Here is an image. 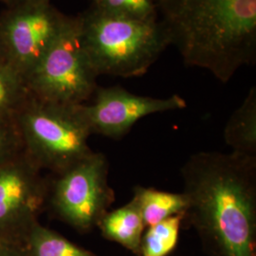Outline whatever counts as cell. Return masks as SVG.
<instances>
[{
    "mask_svg": "<svg viewBox=\"0 0 256 256\" xmlns=\"http://www.w3.org/2000/svg\"><path fill=\"white\" fill-rule=\"evenodd\" d=\"M14 4L0 18V38L7 62L26 79L54 43L66 16L50 1Z\"/></svg>",
    "mask_w": 256,
    "mask_h": 256,
    "instance_id": "cell-8",
    "label": "cell"
},
{
    "mask_svg": "<svg viewBox=\"0 0 256 256\" xmlns=\"http://www.w3.org/2000/svg\"><path fill=\"white\" fill-rule=\"evenodd\" d=\"M158 21L187 66L221 82L256 60V0H156Z\"/></svg>",
    "mask_w": 256,
    "mask_h": 256,
    "instance_id": "cell-2",
    "label": "cell"
},
{
    "mask_svg": "<svg viewBox=\"0 0 256 256\" xmlns=\"http://www.w3.org/2000/svg\"><path fill=\"white\" fill-rule=\"evenodd\" d=\"M90 104H82L92 134L119 140L124 137L138 120L149 115L183 110L187 104L182 96L167 98L140 96L115 86H98Z\"/></svg>",
    "mask_w": 256,
    "mask_h": 256,
    "instance_id": "cell-9",
    "label": "cell"
},
{
    "mask_svg": "<svg viewBox=\"0 0 256 256\" xmlns=\"http://www.w3.org/2000/svg\"><path fill=\"white\" fill-rule=\"evenodd\" d=\"M97 227L104 238L126 248L135 254H140L146 226L140 208L133 198L118 209L108 212Z\"/></svg>",
    "mask_w": 256,
    "mask_h": 256,
    "instance_id": "cell-10",
    "label": "cell"
},
{
    "mask_svg": "<svg viewBox=\"0 0 256 256\" xmlns=\"http://www.w3.org/2000/svg\"><path fill=\"white\" fill-rule=\"evenodd\" d=\"M1 1H4V2L9 3V4H14L16 2V0H1Z\"/></svg>",
    "mask_w": 256,
    "mask_h": 256,
    "instance_id": "cell-21",
    "label": "cell"
},
{
    "mask_svg": "<svg viewBox=\"0 0 256 256\" xmlns=\"http://www.w3.org/2000/svg\"><path fill=\"white\" fill-rule=\"evenodd\" d=\"M4 62H7V60H6V54H5L4 46H3L1 38H0V64H2Z\"/></svg>",
    "mask_w": 256,
    "mask_h": 256,
    "instance_id": "cell-19",
    "label": "cell"
},
{
    "mask_svg": "<svg viewBox=\"0 0 256 256\" xmlns=\"http://www.w3.org/2000/svg\"><path fill=\"white\" fill-rule=\"evenodd\" d=\"M50 182L23 152L0 166V239L24 245L48 204Z\"/></svg>",
    "mask_w": 256,
    "mask_h": 256,
    "instance_id": "cell-7",
    "label": "cell"
},
{
    "mask_svg": "<svg viewBox=\"0 0 256 256\" xmlns=\"http://www.w3.org/2000/svg\"><path fill=\"white\" fill-rule=\"evenodd\" d=\"M0 1H1V0H0Z\"/></svg>",
    "mask_w": 256,
    "mask_h": 256,
    "instance_id": "cell-22",
    "label": "cell"
},
{
    "mask_svg": "<svg viewBox=\"0 0 256 256\" xmlns=\"http://www.w3.org/2000/svg\"><path fill=\"white\" fill-rule=\"evenodd\" d=\"M98 75L82 44L80 16L68 18L46 54L26 77L30 94L43 101L82 104L96 92Z\"/></svg>",
    "mask_w": 256,
    "mask_h": 256,
    "instance_id": "cell-5",
    "label": "cell"
},
{
    "mask_svg": "<svg viewBox=\"0 0 256 256\" xmlns=\"http://www.w3.org/2000/svg\"><path fill=\"white\" fill-rule=\"evenodd\" d=\"M184 220L207 256H256V156L198 152L180 170Z\"/></svg>",
    "mask_w": 256,
    "mask_h": 256,
    "instance_id": "cell-1",
    "label": "cell"
},
{
    "mask_svg": "<svg viewBox=\"0 0 256 256\" xmlns=\"http://www.w3.org/2000/svg\"><path fill=\"white\" fill-rule=\"evenodd\" d=\"M28 256H96L36 222L24 242Z\"/></svg>",
    "mask_w": 256,
    "mask_h": 256,
    "instance_id": "cell-13",
    "label": "cell"
},
{
    "mask_svg": "<svg viewBox=\"0 0 256 256\" xmlns=\"http://www.w3.org/2000/svg\"><path fill=\"white\" fill-rule=\"evenodd\" d=\"M138 206L146 228L180 214H185L188 202L182 192H165L136 186L133 198Z\"/></svg>",
    "mask_w": 256,
    "mask_h": 256,
    "instance_id": "cell-12",
    "label": "cell"
},
{
    "mask_svg": "<svg viewBox=\"0 0 256 256\" xmlns=\"http://www.w3.org/2000/svg\"><path fill=\"white\" fill-rule=\"evenodd\" d=\"M26 1H50V0H16V2H26Z\"/></svg>",
    "mask_w": 256,
    "mask_h": 256,
    "instance_id": "cell-20",
    "label": "cell"
},
{
    "mask_svg": "<svg viewBox=\"0 0 256 256\" xmlns=\"http://www.w3.org/2000/svg\"><path fill=\"white\" fill-rule=\"evenodd\" d=\"M224 140L232 152L256 156V88L230 117L224 129Z\"/></svg>",
    "mask_w": 256,
    "mask_h": 256,
    "instance_id": "cell-11",
    "label": "cell"
},
{
    "mask_svg": "<svg viewBox=\"0 0 256 256\" xmlns=\"http://www.w3.org/2000/svg\"><path fill=\"white\" fill-rule=\"evenodd\" d=\"M23 152V140L14 115L0 117V166Z\"/></svg>",
    "mask_w": 256,
    "mask_h": 256,
    "instance_id": "cell-17",
    "label": "cell"
},
{
    "mask_svg": "<svg viewBox=\"0 0 256 256\" xmlns=\"http://www.w3.org/2000/svg\"><path fill=\"white\" fill-rule=\"evenodd\" d=\"M0 256H28L23 244L0 239Z\"/></svg>",
    "mask_w": 256,
    "mask_h": 256,
    "instance_id": "cell-18",
    "label": "cell"
},
{
    "mask_svg": "<svg viewBox=\"0 0 256 256\" xmlns=\"http://www.w3.org/2000/svg\"><path fill=\"white\" fill-rule=\"evenodd\" d=\"M185 214H180L146 228L142 238L140 256H167L178 242L180 230Z\"/></svg>",
    "mask_w": 256,
    "mask_h": 256,
    "instance_id": "cell-14",
    "label": "cell"
},
{
    "mask_svg": "<svg viewBox=\"0 0 256 256\" xmlns=\"http://www.w3.org/2000/svg\"><path fill=\"white\" fill-rule=\"evenodd\" d=\"M79 16L82 44L98 76H142L171 46L158 19L128 18L92 6Z\"/></svg>",
    "mask_w": 256,
    "mask_h": 256,
    "instance_id": "cell-3",
    "label": "cell"
},
{
    "mask_svg": "<svg viewBox=\"0 0 256 256\" xmlns=\"http://www.w3.org/2000/svg\"><path fill=\"white\" fill-rule=\"evenodd\" d=\"M108 172L106 156L92 151L63 173L55 174L48 198L55 216L81 232L97 227L115 202Z\"/></svg>",
    "mask_w": 256,
    "mask_h": 256,
    "instance_id": "cell-6",
    "label": "cell"
},
{
    "mask_svg": "<svg viewBox=\"0 0 256 256\" xmlns=\"http://www.w3.org/2000/svg\"><path fill=\"white\" fill-rule=\"evenodd\" d=\"M82 104L43 101L30 94L14 114L24 152L41 170L61 174L92 153V130Z\"/></svg>",
    "mask_w": 256,
    "mask_h": 256,
    "instance_id": "cell-4",
    "label": "cell"
},
{
    "mask_svg": "<svg viewBox=\"0 0 256 256\" xmlns=\"http://www.w3.org/2000/svg\"><path fill=\"white\" fill-rule=\"evenodd\" d=\"M92 7L108 14L138 20H156V0H92Z\"/></svg>",
    "mask_w": 256,
    "mask_h": 256,
    "instance_id": "cell-16",
    "label": "cell"
},
{
    "mask_svg": "<svg viewBox=\"0 0 256 256\" xmlns=\"http://www.w3.org/2000/svg\"><path fill=\"white\" fill-rule=\"evenodd\" d=\"M28 95L25 76L8 62L0 64V117L14 116Z\"/></svg>",
    "mask_w": 256,
    "mask_h": 256,
    "instance_id": "cell-15",
    "label": "cell"
}]
</instances>
